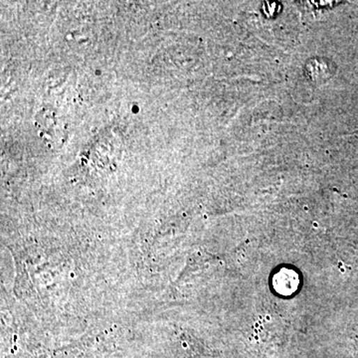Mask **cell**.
<instances>
[{"instance_id":"6da1fadb","label":"cell","mask_w":358,"mask_h":358,"mask_svg":"<svg viewBox=\"0 0 358 358\" xmlns=\"http://www.w3.org/2000/svg\"><path fill=\"white\" fill-rule=\"evenodd\" d=\"M273 283L278 294L290 296L299 288V277L294 270L283 268L274 276Z\"/></svg>"}]
</instances>
